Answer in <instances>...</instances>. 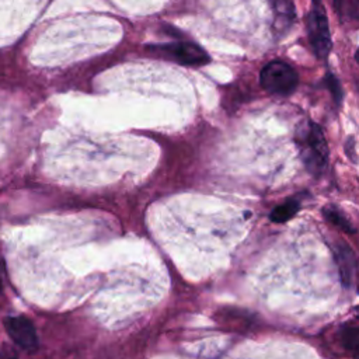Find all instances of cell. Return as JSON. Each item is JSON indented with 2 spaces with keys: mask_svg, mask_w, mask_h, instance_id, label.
<instances>
[{
  "mask_svg": "<svg viewBox=\"0 0 359 359\" xmlns=\"http://www.w3.org/2000/svg\"><path fill=\"white\" fill-rule=\"evenodd\" d=\"M296 143L306 170L313 175H320L328 161V144L321 128L311 121L299 125Z\"/></svg>",
  "mask_w": 359,
  "mask_h": 359,
  "instance_id": "obj_1",
  "label": "cell"
},
{
  "mask_svg": "<svg viewBox=\"0 0 359 359\" xmlns=\"http://www.w3.org/2000/svg\"><path fill=\"white\" fill-rule=\"evenodd\" d=\"M259 81L268 93L287 95L296 88L299 77L292 66L280 60H273L264 66Z\"/></svg>",
  "mask_w": 359,
  "mask_h": 359,
  "instance_id": "obj_2",
  "label": "cell"
},
{
  "mask_svg": "<svg viewBox=\"0 0 359 359\" xmlns=\"http://www.w3.org/2000/svg\"><path fill=\"white\" fill-rule=\"evenodd\" d=\"M151 50L185 66H202L209 62V55L194 42H171L151 46Z\"/></svg>",
  "mask_w": 359,
  "mask_h": 359,
  "instance_id": "obj_3",
  "label": "cell"
},
{
  "mask_svg": "<svg viewBox=\"0 0 359 359\" xmlns=\"http://www.w3.org/2000/svg\"><path fill=\"white\" fill-rule=\"evenodd\" d=\"M307 34L316 56L318 59L327 57L331 49V36L325 13L321 8H313L309 13Z\"/></svg>",
  "mask_w": 359,
  "mask_h": 359,
  "instance_id": "obj_4",
  "label": "cell"
},
{
  "mask_svg": "<svg viewBox=\"0 0 359 359\" xmlns=\"http://www.w3.org/2000/svg\"><path fill=\"white\" fill-rule=\"evenodd\" d=\"M4 328L10 338L22 349H35L38 338L32 323L22 316H10L4 318Z\"/></svg>",
  "mask_w": 359,
  "mask_h": 359,
  "instance_id": "obj_5",
  "label": "cell"
},
{
  "mask_svg": "<svg viewBox=\"0 0 359 359\" xmlns=\"http://www.w3.org/2000/svg\"><path fill=\"white\" fill-rule=\"evenodd\" d=\"M335 262L341 280L345 286H351L356 273V255L352 248L344 243L335 247Z\"/></svg>",
  "mask_w": 359,
  "mask_h": 359,
  "instance_id": "obj_6",
  "label": "cell"
},
{
  "mask_svg": "<svg viewBox=\"0 0 359 359\" xmlns=\"http://www.w3.org/2000/svg\"><path fill=\"white\" fill-rule=\"evenodd\" d=\"M272 11L275 15V28L278 31H285L293 22L294 7L290 0H269Z\"/></svg>",
  "mask_w": 359,
  "mask_h": 359,
  "instance_id": "obj_7",
  "label": "cell"
},
{
  "mask_svg": "<svg viewBox=\"0 0 359 359\" xmlns=\"http://www.w3.org/2000/svg\"><path fill=\"white\" fill-rule=\"evenodd\" d=\"M323 216L325 220H328L331 224H334L335 227H338L339 230L348 233V234H353L356 231V229L353 227L352 222L345 216V213L334 206V205H327L323 208Z\"/></svg>",
  "mask_w": 359,
  "mask_h": 359,
  "instance_id": "obj_8",
  "label": "cell"
},
{
  "mask_svg": "<svg viewBox=\"0 0 359 359\" xmlns=\"http://www.w3.org/2000/svg\"><path fill=\"white\" fill-rule=\"evenodd\" d=\"M300 209V203L296 199H287L282 205H278L269 215L271 222L273 223H285L289 219H292L297 210Z\"/></svg>",
  "mask_w": 359,
  "mask_h": 359,
  "instance_id": "obj_9",
  "label": "cell"
},
{
  "mask_svg": "<svg viewBox=\"0 0 359 359\" xmlns=\"http://www.w3.org/2000/svg\"><path fill=\"white\" fill-rule=\"evenodd\" d=\"M325 81H327V86H328V88L331 90V93H332V95H334V100L339 102V101H341V97H342V91H341L339 81H338L337 77H334L332 74H328Z\"/></svg>",
  "mask_w": 359,
  "mask_h": 359,
  "instance_id": "obj_10",
  "label": "cell"
},
{
  "mask_svg": "<svg viewBox=\"0 0 359 359\" xmlns=\"http://www.w3.org/2000/svg\"><path fill=\"white\" fill-rule=\"evenodd\" d=\"M348 11H349V15H351L352 18L359 20V0H351V1H349V8H348Z\"/></svg>",
  "mask_w": 359,
  "mask_h": 359,
  "instance_id": "obj_11",
  "label": "cell"
},
{
  "mask_svg": "<svg viewBox=\"0 0 359 359\" xmlns=\"http://www.w3.org/2000/svg\"><path fill=\"white\" fill-rule=\"evenodd\" d=\"M345 150H346V154L349 156V158H351L352 161H355V139H353L352 136L346 140V147H345Z\"/></svg>",
  "mask_w": 359,
  "mask_h": 359,
  "instance_id": "obj_12",
  "label": "cell"
},
{
  "mask_svg": "<svg viewBox=\"0 0 359 359\" xmlns=\"http://www.w3.org/2000/svg\"><path fill=\"white\" fill-rule=\"evenodd\" d=\"M353 349H355V356H356V358H359V344H358Z\"/></svg>",
  "mask_w": 359,
  "mask_h": 359,
  "instance_id": "obj_13",
  "label": "cell"
},
{
  "mask_svg": "<svg viewBox=\"0 0 359 359\" xmlns=\"http://www.w3.org/2000/svg\"><path fill=\"white\" fill-rule=\"evenodd\" d=\"M355 59H356V62L359 63V49L356 50V53H355Z\"/></svg>",
  "mask_w": 359,
  "mask_h": 359,
  "instance_id": "obj_14",
  "label": "cell"
},
{
  "mask_svg": "<svg viewBox=\"0 0 359 359\" xmlns=\"http://www.w3.org/2000/svg\"><path fill=\"white\" fill-rule=\"evenodd\" d=\"M1 287H3V283H1V276H0V290H1Z\"/></svg>",
  "mask_w": 359,
  "mask_h": 359,
  "instance_id": "obj_15",
  "label": "cell"
},
{
  "mask_svg": "<svg viewBox=\"0 0 359 359\" xmlns=\"http://www.w3.org/2000/svg\"><path fill=\"white\" fill-rule=\"evenodd\" d=\"M358 289H359V286H358Z\"/></svg>",
  "mask_w": 359,
  "mask_h": 359,
  "instance_id": "obj_16",
  "label": "cell"
}]
</instances>
